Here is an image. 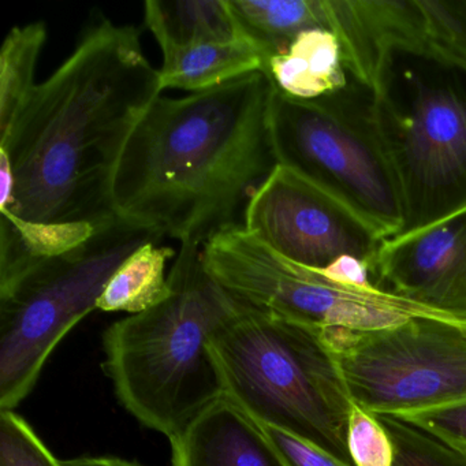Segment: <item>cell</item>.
<instances>
[{
    "mask_svg": "<svg viewBox=\"0 0 466 466\" xmlns=\"http://www.w3.org/2000/svg\"><path fill=\"white\" fill-rule=\"evenodd\" d=\"M140 31L92 15L61 66L37 84L0 137L15 178L6 214L29 222L116 218L113 185L130 136L162 95Z\"/></svg>",
    "mask_w": 466,
    "mask_h": 466,
    "instance_id": "6da1fadb",
    "label": "cell"
},
{
    "mask_svg": "<svg viewBox=\"0 0 466 466\" xmlns=\"http://www.w3.org/2000/svg\"><path fill=\"white\" fill-rule=\"evenodd\" d=\"M274 86L256 72L211 91L160 95L127 141L113 185L116 217L204 247L279 166Z\"/></svg>",
    "mask_w": 466,
    "mask_h": 466,
    "instance_id": "7a4b0ae2",
    "label": "cell"
},
{
    "mask_svg": "<svg viewBox=\"0 0 466 466\" xmlns=\"http://www.w3.org/2000/svg\"><path fill=\"white\" fill-rule=\"evenodd\" d=\"M168 282L165 301L116 321L103 339L119 402L173 441L226 397L211 343L238 301L206 271L198 245L181 244Z\"/></svg>",
    "mask_w": 466,
    "mask_h": 466,
    "instance_id": "3957f363",
    "label": "cell"
},
{
    "mask_svg": "<svg viewBox=\"0 0 466 466\" xmlns=\"http://www.w3.org/2000/svg\"><path fill=\"white\" fill-rule=\"evenodd\" d=\"M211 346L226 397L260 424L354 466L348 443L354 400L323 329L238 301Z\"/></svg>",
    "mask_w": 466,
    "mask_h": 466,
    "instance_id": "277c9868",
    "label": "cell"
},
{
    "mask_svg": "<svg viewBox=\"0 0 466 466\" xmlns=\"http://www.w3.org/2000/svg\"><path fill=\"white\" fill-rule=\"evenodd\" d=\"M373 113L402 196L400 234L466 208V64L392 46L373 86Z\"/></svg>",
    "mask_w": 466,
    "mask_h": 466,
    "instance_id": "5b68a950",
    "label": "cell"
},
{
    "mask_svg": "<svg viewBox=\"0 0 466 466\" xmlns=\"http://www.w3.org/2000/svg\"><path fill=\"white\" fill-rule=\"evenodd\" d=\"M271 132L278 163L348 207L383 239L405 226L402 196L373 113V89L348 86L313 100L275 91Z\"/></svg>",
    "mask_w": 466,
    "mask_h": 466,
    "instance_id": "8992f818",
    "label": "cell"
},
{
    "mask_svg": "<svg viewBox=\"0 0 466 466\" xmlns=\"http://www.w3.org/2000/svg\"><path fill=\"white\" fill-rule=\"evenodd\" d=\"M162 239L116 217L76 249L35 264L0 293V410H15L28 397L59 342L97 309L122 263Z\"/></svg>",
    "mask_w": 466,
    "mask_h": 466,
    "instance_id": "52a82bcc",
    "label": "cell"
},
{
    "mask_svg": "<svg viewBox=\"0 0 466 466\" xmlns=\"http://www.w3.org/2000/svg\"><path fill=\"white\" fill-rule=\"evenodd\" d=\"M356 405L400 417L466 400V316H417L384 329H323Z\"/></svg>",
    "mask_w": 466,
    "mask_h": 466,
    "instance_id": "ba28073f",
    "label": "cell"
},
{
    "mask_svg": "<svg viewBox=\"0 0 466 466\" xmlns=\"http://www.w3.org/2000/svg\"><path fill=\"white\" fill-rule=\"evenodd\" d=\"M212 279L256 309L318 329H384L417 316L455 313L430 309L381 289L360 290L286 260L242 225L231 226L203 247Z\"/></svg>",
    "mask_w": 466,
    "mask_h": 466,
    "instance_id": "9c48e42d",
    "label": "cell"
},
{
    "mask_svg": "<svg viewBox=\"0 0 466 466\" xmlns=\"http://www.w3.org/2000/svg\"><path fill=\"white\" fill-rule=\"evenodd\" d=\"M244 226L291 263L323 271L340 256L372 264L384 241L337 198L278 166L244 209Z\"/></svg>",
    "mask_w": 466,
    "mask_h": 466,
    "instance_id": "30bf717a",
    "label": "cell"
},
{
    "mask_svg": "<svg viewBox=\"0 0 466 466\" xmlns=\"http://www.w3.org/2000/svg\"><path fill=\"white\" fill-rule=\"evenodd\" d=\"M372 277L381 290L406 301L466 316V208L384 239Z\"/></svg>",
    "mask_w": 466,
    "mask_h": 466,
    "instance_id": "8fae6325",
    "label": "cell"
},
{
    "mask_svg": "<svg viewBox=\"0 0 466 466\" xmlns=\"http://www.w3.org/2000/svg\"><path fill=\"white\" fill-rule=\"evenodd\" d=\"M324 6L349 76L372 89L390 47L431 50L421 0H324Z\"/></svg>",
    "mask_w": 466,
    "mask_h": 466,
    "instance_id": "7c38bea8",
    "label": "cell"
},
{
    "mask_svg": "<svg viewBox=\"0 0 466 466\" xmlns=\"http://www.w3.org/2000/svg\"><path fill=\"white\" fill-rule=\"evenodd\" d=\"M170 441L173 466H288L260 422L228 397Z\"/></svg>",
    "mask_w": 466,
    "mask_h": 466,
    "instance_id": "4fadbf2b",
    "label": "cell"
},
{
    "mask_svg": "<svg viewBox=\"0 0 466 466\" xmlns=\"http://www.w3.org/2000/svg\"><path fill=\"white\" fill-rule=\"evenodd\" d=\"M263 73L275 91L297 100L334 94L350 80L337 36L324 28L302 32L285 53L267 62Z\"/></svg>",
    "mask_w": 466,
    "mask_h": 466,
    "instance_id": "5bb4252c",
    "label": "cell"
},
{
    "mask_svg": "<svg viewBox=\"0 0 466 466\" xmlns=\"http://www.w3.org/2000/svg\"><path fill=\"white\" fill-rule=\"evenodd\" d=\"M239 39L267 62L285 53L302 32L329 29L324 0H228Z\"/></svg>",
    "mask_w": 466,
    "mask_h": 466,
    "instance_id": "9a60e30c",
    "label": "cell"
},
{
    "mask_svg": "<svg viewBox=\"0 0 466 466\" xmlns=\"http://www.w3.org/2000/svg\"><path fill=\"white\" fill-rule=\"evenodd\" d=\"M144 23L162 54L241 40L228 0H148Z\"/></svg>",
    "mask_w": 466,
    "mask_h": 466,
    "instance_id": "2e32d148",
    "label": "cell"
},
{
    "mask_svg": "<svg viewBox=\"0 0 466 466\" xmlns=\"http://www.w3.org/2000/svg\"><path fill=\"white\" fill-rule=\"evenodd\" d=\"M256 72L263 73V59L247 42L237 40L163 53L159 76L162 91L198 94Z\"/></svg>",
    "mask_w": 466,
    "mask_h": 466,
    "instance_id": "e0dca14e",
    "label": "cell"
},
{
    "mask_svg": "<svg viewBox=\"0 0 466 466\" xmlns=\"http://www.w3.org/2000/svg\"><path fill=\"white\" fill-rule=\"evenodd\" d=\"M174 256L176 250L160 242H148L138 248L106 286L97 309L138 315L165 301L171 293L166 268Z\"/></svg>",
    "mask_w": 466,
    "mask_h": 466,
    "instance_id": "ac0fdd59",
    "label": "cell"
},
{
    "mask_svg": "<svg viewBox=\"0 0 466 466\" xmlns=\"http://www.w3.org/2000/svg\"><path fill=\"white\" fill-rule=\"evenodd\" d=\"M46 40L47 25L42 21L15 26L5 39L0 50V137L9 132L36 88L35 75Z\"/></svg>",
    "mask_w": 466,
    "mask_h": 466,
    "instance_id": "d6986e66",
    "label": "cell"
},
{
    "mask_svg": "<svg viewBox=\"0 0 466 466\" xmlns=\"http://www.w3.org/2000/svg\"><path fill=\"white\" fill-rule=\"evenodd\" d=\"M394 446L392 466H466V451L454 449L394 416H378Z\"/></svg>",
    "mask_w": 466,
    "mask_h": 466,
    "instance_id": "ffe728a7",
    "label": "cell"
},
{
    "mask_svg": "<svg viewBox=\"0 0 466 466\" xmlns=\"http://www.w3.org/2000/svg\"><path fill=\"white\" fill-rule=\"evenodd\" d=\"M0 466H65L15 410H0Z\"/></svg>",
    "mask_w": 466,
    "mask_h": 466,
    "instance_id": "44dd1931",
    "label": "cell"
},
{
    "mask_svg": "<svg viewBox=\"0 0 466 466\" xmlns=\"http://www.w3.org/2000/svg\"><path fill=\"white\" fill-rule=\"evenodd\" d=\"M432 51L466 64V0H421Z\"/></svg>",
    "mask_w": 466,
    "mask_h": 466,
    "instance_id": "7402d4cb",
    "label": "cell"
},
{
    "mask_svg": "<svg viewBox=\"0 0 466 466\" xmlns=\"http://www.w3.org/2000/svg\"><path fill=\"white\" fill-rule=\"evenodd\" d=\"M348 443L354 466L394 463V446L383 422L356 403L349 419Z\"/></svg>",
    "mask_w": 466,
    "mask_h": 466,
    "instance_id": "603a6c76",
    "label": "cell"
},
{
    "mask_svg": "<svg viewBox=\"0 0 466 466\" xmlns=\"http://www.w3.org/2000/svg\"><path fill=\"white\" fill-rule=\"evenodd\" d=\"M438 441L466 451V400L397 417Z\"/></svg>",
    "mask_w": 466,
    "mask_h": 466,
    "instance_id": "cb8c5ba5",
    "label": "cell"
},
{
    "mask_svg": "<svg viewBox=\"0 0 466 466\" xmlns=\"http://www.w3.org/2000/svg\"><path fill=\"white\" fill-rule=\"evenodd\" d=\"M260 425L288 466H349L290 433L268 425Z\"/></svg>",
    "mask_w": 466,
    "mask_h": 466,
    "instance_id": "d4e9b609",
    "label": "cell"
},
{
    "mask_svg": "<svg viewBox=\"0 0 466 466\" xmlns=\"http://www.w3.org/2000/svg\"><path fill=\"white\" fill-rule=\"evenodd\" d=\"M319 272L332 282L348 286V288L360 289V290H372L379 288L373 280L370 264L354 256H340L334 263Z\"/></svg>",
    "mask_w": 466,
    "mask_h": 466,
    "instance_id": "484cf974",
    "label": "cell"
},
{
    "mask_svg": "<svg viewBox=\"0 0 466 466\" xmlns=\"http://www.w3.org/2000/svg\"><path fill=\"white\" fill-rule=\"evenodd\" d=\"M15 178L6 154L0 151V211H7L15 201Z\"/></svg>",
    "mask_w": 466,
    "mask_h": 466,
    "instance_id": "4316f807",
    "label": "cell"
},
{
    "mask_svg": "<svg viewBox=\"0 0 466 466\" xmlns=\"http://www.w3.org/2000/svg\"><path fill=\"white\" fill-rule=\"evenodd\" d=\"M64 462L65 466H143L118 457H80Z\"/></svg>",
    "mask_w": 466,
    "mask_h": 466,
    "instance_id": "83f0119b",
    "label": "cell"
}]
</instances>
